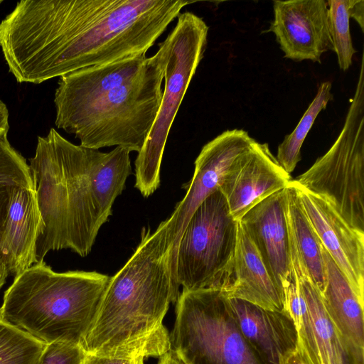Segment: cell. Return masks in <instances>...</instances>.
<instances>
[{
	"instance_id": "cell-1",
	"label": "cell",
	"mask_w": 364,
	"mask_h": 364,
	"mask_svg": "<svg viewBox=\"0 0 364 364\" xmlns=\"http://www.w3.org/2000/svg\"><path fill=\"white\" fill-rule=\"evenodd\" d=\"M183 0H23L0 23V47L18 82L146 55Z\"/></svg>"
},
{
	"instance_id": "cell-2",
	"label": "cell",
	"mask_w": 364,
	"mask_h": 364,
	"mask_svg": "<svg viewBox=\"0 0 364 364\" xmlns=\"http://www.w3.org/2000/svg\"><path fill=\"white\" fill-rule=\"evenodd\" d=\"M166 230L165 220L154 232L143 228L134 254L109 278L82 344L87 354L144 358L160 357L171 348L163 320L180 294Z\"/></svg>"
},
{
	"instance_id": "cell-3",
	"label": "cell",
	"mask_w": 364,
	"mask_h": 364,
	"mask_svg": "<svg viewBox=\"0 0 364 364\" xmlns=\"http://www.w3.org/2000/svg\"><path fill=\"white\" fill-rule=\"evenodd\" d=\"M76 145L51 128L38 136L29 169L43 221L36 245V263L52 250L87 255L101 228L91 193V173L100 154Z\"/></svg>"
},
{
	"instance_id": "cell-4",
	"label": "cell",
	"mask_w": 364,
	"mask_h": 364,
	"mask_svg": "<svg viewBox=\"0 0 364 364\" xmlns=\"http://www.w3.org/2000/svg\"><path fill=\"white\" fill-rule=\"evenodd\" d=\"M109 278L95 271L55 272L44 261L36 263L4 292L0 319L46 344L82 347Z\"/></svg>"
},
{
	"instance_id": "cell-5",
	"label": "cell",
	"mask_w": 364,
	"mask_h": 364,
	"mask_svg": "<svg viewBox=\"0 0 364 364\" xmlns=\"http://www.w3.org/2000/svg\"><path fill=\"white\" fill-rule=\"evenodd\" d=\"M166 64L161 42L131 80L82 106L55 112L56 127L74 134L87 148L119 146L139 153L161 105Z\"/></svg>"
},
{
	"instance_id": "cell-6",
	"label": "cell",
	"mask_w": 364,
	"mask_h": 364,
	"mask_svg": "<svg viewBox=\"0 0 364 364\" xmlns=\"http://www.w3.org/2000/svg\"><path fill=\"white\" fill-rule=\"evenodd\" d=\"M170 335L184 364H264L242 335L221 290H182Z\"/></svg>"
},
{
	"instance_id": "cell-7",
	"label": "cell",
	"mask_w": 364,
	"mask_h": 364,
	"mask_svg": "<svg viewBox=\"0 0 364 364\" xmlns=\"http://www.w3.org/2000/svg\"><path fill=\"white\" fill-rule=\"evenodd\" d=\"M208 26L186 11L177 16L175 27L163 41L166 64L162 100L148 137L135 160V188L144 197L160 185V170L166 140L189 84L203 58Z\"/></svg>"
},
{
	"instance_id": "cell-8",
	"label": "cell",
	"mask_w": 364,
	"mask_h": 364,
	"mask_svg": "<svg viewBox=\"0 0 364 364\" xmlns=\"http://www.w3.org/2000/svg\"><path fill=\"white\" fill-rule=\"evenodd\" d=\"M294 182L364 233V56L343 129L329 150Z\"/></svg>"
},
{
	"instance_id": "cell-9",
	"label": "cell",
	"mask_w": 364,
	"mask_h": 364,
	"mask_svg": "<svg viewBox=\"0 0 364 364\" xmlns=\"http://www.w3.org/2000/svg\"><path fill=\"white\" fill-rule=\"evenodd\" d=\"M238 221L218 190L208 196L191 216L179 240L175 278L182 290H222L233 259Z\"/></svg>"
},
{
	"instance_id": "cell-10",
	"label": "cell",
	"mask_w": 364,
	"mask_h": 364,
	"mask_svg": "<svg viewBox=\"0 0 364 364\" xmlns=\"http://www.w3.org/2000/svg\"><path fill=\"white\" fill-rule=\"evenodd\" d=\"M289 248L290 269L297 275L299 284L291 282L288 286L284 309L294 320L298 340L314 364H353L291 236Z\"/></svg>"
},
{
	"instance_id": "cell-11",
	"label": "cell",
	"mask_w": 364,
	"mask_h": 364,
	"mask_svg": "<svg viewBox=\"0 0 364 364\" xmlns=\"http://www.w3.org/2000/svg\"><path fill=\"white\" fill-rule=\"evenodd\" d=\"M255 139L243 129L226 130L205 144L195 161L192 178L182 188L186 191L171 216L165 220L167 241L172 247V269L178 245L195 210L210 194L220 189L229 173L251 148Z\"/></svg>"
},
{
	"instance_id": "cell-12",
	"label": "cell",
	"mask_w": 364,
	"mask_h": 364,
	"mask_svg": "<svg viewBox=\"0 0 364 364\" xmlns=\"http://www.w3.org/2000/svg\"><path fill=\"white\" fill-rule=\"evenodd\" d=\"M274 19L268 32L276 37L284 58L321 63L323 53L333 50L328 8L324 0L274 1Z\"/></svg>"
},
{
	"instance_id": "cell-13",
	"label": "cell",
	"mask_w": 364,
	"mask_h": 364,
	"mask_svg": "<svg viewBox=\"0 0 364 364\" xmlns=\"http://www.w3.org/2000/svg\"><path fill=\"white\" fill-rule=\"evenodd\" d=\"M294 183L322 246L355 292L364 299V233L350 226L324 199Z\"/></svg>"
},
{
	"instance_id": "cell-14",
	"label": "cell",
	"mask_w": 364,
	"mask_h": 364,
	"mask_svg": "<svg viewBox=\"0 0 364 364\" xmlns=\"http://www.w3.org/2000/svg\"><path fill=\"white\" fill-rule=\"evenodd\" d=\"M269 150L267 143L255 140L251 148L233 166L220 188L231 215L236 220L272 194L291 181Z\"/></svg>"
},
{
	"instance_id": "cell-15",
	"label": "cell",
	"mask_w": 364,
	"mask_h": 364,
	"mask_svg": "<svg viewBox=\"0 0 364 364\" xmlns=\"http://www.w3.org/2000/svg\"><path fill=\"white\" fill-rule=\"evenodd\" d=\"M238 221L247 232L270 277L284 297L291 277L285 188L255 205Z\"/></svg>"
},
{
	"instance_id": "cell-16",
	"label": "cell",
	"mask_w": 364,
	"mask_h": 364,
	"mask_svg": "<svg viewBox=\"0 0 364 364\" xmlns=\"http://www.w3.org/2000/svg\"><path fill=\"white\" fill-rule=\"evenodd\" d=\"M228 299L242 335L264 364H279L295 348L297 331L287 311L268 310L239 299Z\"/></svg>"
},
{
	"instance_id": "cell-17",
	"label": "cell",
	"mask_w": 364,
	"mask_h": 364,
	"mask_svg": "<svg viewBox=\"0 0 364 364\" xmlns=\"http://www.w3.org/2000/svg\"><path fill=\"white\" fill-rule=\"evenodd\" d=\"M221 291L229 298L244 300L268 310H284V296L240 221L235 255Z\"/></svg>"
},
{
	"instance_id": "cell-18",
	"label": "cell",
	"mask_w": 364,
	"mask_h": 364,
	"mask_svg": "<svg viewBox=\"0 0 364 364\" xmlns=\"http://www.w3.org/2000/svg\"><path fill=\"white\" fill-rule=\"evenodd\" d=\"M43 221L34 187L13 194L0 242V259L14 277L36 263V245Z\"/></svg>"
},
{
	"instance_id": "cell-19",
	"label": "cell",
	"mask_w": 364,
	"mask_h": 364,
	"mask_svg": "<svg viewBox=\"0 0 364 364\" xmlns=\"http://www.w3.org/2000/svg\"><path fill=\"white\" fill-rule=\"evenodd\" d=\"M326 309L353 364H364V299H361L323 247Z\"/></svg>"
},
{
	"instance_id": "cell-20",
	"label": "cell",
	"mask_w": 364,
	"mask_h": 364,
	"mask_svg": "<svg viewBox=\"0 0 364 364\" xmlns=\"http://www.w3.org/2000/svg\"><path fill=\"white\" fill-rule=\"evenodd\" d=\"M147 58L136 56L80 69L60 77L55 90V112L74 109L98 98L136 77Z\"/></svg>"
},
{
	"instance_id": "cell-21",
	"label": "cell",
	"mask_w": 364,
	"mask_h": 364,
	"mask_svg": "<svg viewBox=\"0 0 364 364\" xmlns=\"http://www.w3.org/2000/svg\"><path fill=\"white\" fill-rule=\"evenodd\" d=\"M285 210L288 228L299 257L321 293L326 284L323 246L301 205L291 180L285 188Z\"/></svg>"
},
{
	"instance_id": "cell-22",
	"label": "cell",
	"mask_w": 364,
	"mask_h": 364,
	"mask_svg": "<svg viewBox=\"0 0 364 364\" xmlns=\"http://www.w3.org/2000/svg\"><path fill=\"white\" fill-rule=\"evenodd\" d=\"M129 153L119 146L109 152L100 151L92 168L91 193L101 227L112 215L113 203L132 173Z\"/></svg>"
},
{
	"instance_id": "cell-23",
	"label": "cell",
	"mask_w": 364,
	"mask_h": 364,
	"mask_svg": "<svg viewBox=\"0 0 364 364\" xmlns=\"http://www.w3.org/2000/svg\"><path fill=\"white\" fill-rule=\"evenodd\" d=\"M7 134H0V242L14 193L34 187L28 164L11 145Z\"/></svg>"
},
{
	"instance_id": "cell-24",
	"label": "cell",
	"mask_w": 364,
	"mask_h": 364,
	"mask_svg": "<svg viewBox=\"0 0 364 364\" xmlns=\"http://www.w3.org/2000/svg\"><path fill=\"white\" fill-rule=\"evenodd\" d=\"M331 82H322L317 93L299 124L294 131L285 136L283 141L278 146L277 160L288 173H291L301 159V148L315 119L321 110L325 109L329 101L332 100Z\"/></svg>"
},
{
	"instance_id": "cell-25",
	"label": "cell",
	"mask_w": 364,
	"mask_h": 364,
	"mask_svg": "<svg viewBox=\"0 0 364 364\" xmlns=\"http://www.w3.org/2000/svg\"><path fill=\"white\" fill-rule=\"evenodd\" d=\"M46 346L0 319V364H38Z\"/></svg>"
},
{
	"instance_id": "cell-26",
	"label": "cell",
	"mask_w": 364,
	"mask_h": 364,
	"mask_svg": "<svg viewBox=\"0 0 364 364\" xmlns=\"http://www.w3.org/2000/svg\"><path fill=\"white\" fill-rule=\"evenodd\" d=\"M353 0H328V26L333 51L341 70H347L352 64L354 48L350 32L349 20Z\"/></svg>"
},
{
	"instance_id": "cell-27",
	"label": "cell",
	"mask_w": 364,
	"mask_h": 364,
	"mask_svg": "<svg viewBox=\"0 0 364 364\" xmlns=\"http://www.w3.org/2000/svg\"><path fill=\"white\" fill-rule=\"evenodd\" d=\"M86 355L80 346L53 342L46 344L38 364H83Z\"/></svg>"
},
{
	"instance_id": "cell-28",
	"label": "cell",
	"mask_w": 364,
	"mask_h": 364,
	"mask_svg": "<svg viewBox=\"0 0 364 364\" xmlns=\"http://www.w3.org/2000/svg\"><path fill=\"white\" fill-rule=\"evenodd\" d=\"M279 364H314L307 351L298 340L294 349L288 353L280 361Z\"/></svg>"
},
{
	"instance_id": "cell-29",
	"label": "cell",
	"mask_w": 364,
	"mask_h": 364,
	"mask_svg": "<svg viewBox=\"0 0 364 364\" xmlns=\"http://www.w3.org/2000/svg\"><path fill=\"white\" fill-rule=\"evenodd\" d=\"M144 359L109 358L87 354L83 364H144Z\"/></svg>"
},
{
	"instance_id": "cell-30",
	"label": "cell",
	"mask_w": 364,
	"mask_h": 364,
	"mask_svg": "<svg viewBox=\"0 0 364 364\" xmlns=\"http://www.w3.org/2000/svg\"><path fill=\"white\" fill-rule=\"evenodd\" d=\"M350 18L359 24L362 31H364V1L353 0L350 8Z\"/></svg>"
},
{
	"instance_id": "cell-31",
	"label": "cell",
	"mask_w": 364,
	"mask_h": 364,
	"mask_svg": "<svg viewBox=\"0 0 364 364\" xmlns=\"http://www.w3.org/2000/svg\"><path fill=\"white\" fill-rule=\"evenodd\" d=\"M9 128V110L6 104L0 100V134L8 132Z\"/></svg>"
},
{
	"instance_id": "cell-32",
	"label": "cell",
	"mask_w": 364,
	"mask_h": 364,
	"mask_svg": "<svg viewBox=\"0 0 364 364\" xmlns=\"http://www.w3.org/2000/svg\"><path fill=\"white\" fill-rule=\"evenodd\" d=\"M159 358L157 364H184L176 353L171 348Z\"/></svg>"
},
{
	"instance_id": "cell-33",
	"label": "cell",
	"mask_w": 364,
	"mask_h": 364,
	"mask_svg": "<svg viewBox=\"0 0 364 364\" xmlns=\"http://www.w3.org/2000/svg\"><path fill=\"white\" fill-rule=\"evenodd\" d=\"M9 273L4 264L0 261V289L6 282V279Z\"/></svg>"
},
{
	"instance_id": "cell-34",
	"label": "cell",
	"mask_w": 364,
	"mask_h": 364,
	"mask_svg": "<svg viewBox=\"0 0 364 364\" xmlns=\"http://www.w3.org/2000/svg\"><path fill=\"white\" fill-rule=\"evenodd\" d=\"M1 3H2V1H1V0H0V4H1Z\"/></svg>"
}]
</instances>
